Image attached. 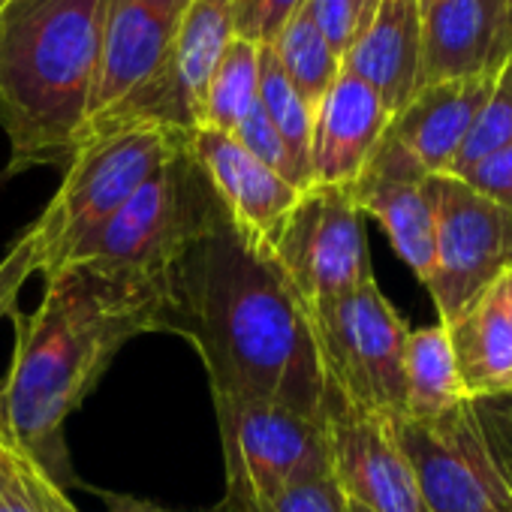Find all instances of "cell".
<instances>
[{
	"instance_id": "8",
	"label": "cell",
	"mask_w": 512,
	"mask_h": 512,
	"mask_svg": "<svg viewBox=\"0 0 512 512\" xmlns=\"http://www.w3.org/2000/svg\"><path fill=\"white\" fill-rule=\"evenodd\" d=\"M226 461V497L266 500L284 488L329 479L326 422L253 398H211Z\"/></svg>"
},
{
	"instance_id": "29",
	"label": "cell",
	"mask_w": 512,
	"mask_h": 512,
	"mask_svg": "<svg viewBox=\"0 0 512 512\" xmlns=\"http://www.w3.org/2000/svg\"><path fill=\"white\" fill-rule=\"evenodd\" d=\"M305 10L311 13L314 25L320 28L332 52L344 61L359 37L356 0H305Z\"/></svg>"
},
{
	"instance_id": "39",
	"label": "cell",
	"mask_w": 512,
	"mask_h": 512,
	"mask_svg": "<svg viewBox=\"0 0 512 512\" xmlns=\"http://www.w3.org/2000/svg\"><path fill=\"white\" fill-rule=\"evenodd\" d=\"M10 4H13V0H0V13H4V10H7Z\"/></svg>"
},
{
	"instance_id": "3",
	"label": "cell",
	"mask_w": 512,
	"mask_h": 512,
	"mask_svg": "<svg viewBox=\"0 0 512 512\" xmlns=\"http://www.w3.org/2000/svg\"><path fill=\"white\" fill-rule=\"evenodd\" d=\"M100 64V0H13L0 13V130L7 175L67 166Z\"/></svg>"
},
{
	"instance_id": "25",
	"label": "cell",
	"mask_w": 512,
	"mask_h": 512,
	"mask_svg": "<svg viewBox=\"0 0 512 512\" xmlns=\"http://www.w3.org/2000/svg\"><path fill=\"white\" fill-rule=\"evenodd\" d=\"M214 509L217 512H347V500L329 476V479H314L284 488L266 500H241L223 494V500Z\"/></svg>"
},
{
	"instance_id": "36",
	"label": "cell",
	"mask_w": 512,
	"mask_h": 512,
	"mask_svg": "<svg viewBox=\"0 0 512 512\" xmlns=\"http://www.w3.org/2000/svg\"><path fill=\"white\" fill-rule=\"evenodd\" d=\"M377 4H380V0H356V13H359V34H362V31H365V25L371 22V16H374ZM356 40H359V37H356Z\"/></svg>"
},
{
	"instance_id": "11",
	"label": "cell",
	"mask_w": 512,
	"mask_h": 512,
	"mask_svg": "<svg viewBox=\"0 0 512 512\" xmlns=\"http://www.w3.org/2000/svg\"><path fill=\"white\" fill-rule=\"evenodd\" d=\"M326 440L332 482L368 512H428L395 437V416L365 413L329 395Z\"/></svg>"
},
{
	"instance_id": "14",
	"label": "cell",
	"mask_w": 512,
	"mask_h": 512,
	"mask_svg": "<svg viewBox=\"0 0 512 512\" xmlns=\"http://www.w3.org/2000/svg\"><path fill=\"white\" fill-rule=\"evenodd\" d=\"M187 148L202 166L229 226L253 250L269 256V247L302 190L247 154L232 133L196 127L187 133Z\"/></svg>"
},
{
	"instance_id": "34",
	"label": "cell",
	"mask_w": 512,
	"mask_h": 512,
	"mask_svg": "<svg viewBox=\"0 0 512 512\" xmlns=\"http://www.w3.org/2000/svg\"><path fill=\"white\" fill-rule=\"evenodd\" d=\"M103 503H106V512H181V509H166L154 500H145V497H133V494H115V491H103L100 494ZM217 512V509H211Z\"/></svg>"
},
{
	"instance_id": "15",
	"label": "cell",
	"mask_w": 512,
	"mask_h": 512,
	"mask_svg": "<svg viewBox=\"0 0 512 512\" xmlns=\"http://www.w3.org/2000/svg\"><path fill=\"white\" fill-rule=\"evenodd\" d=\"M389 121L392 115L380 94L362 76L341 67L335 85L314 112L311 184L350 187L371 160Z\"/></svg>"
},
{
	"instance_id": "31",
	"label": "cell",
	"mask_w": 512,
	"mask_h": 512,
	"mask_svg": "<svg viewBox=\"0 0 512 512\" xmlns=\"http://www.w3.org/2000/svg\"><path fill=\"white\" fill-rule=\"evenodd\" d=\"M0 512H43L4 428H0Z\"/></svg>"
},
{
	"instance_id": "16",
	"label": "cell",
	"mask_w": 512,
	"mask_h": 512,
	"mask_svg": "<svg viewBox=\"0 0 512 512\" xmlns=\"http://www.w3.org/2000/svg\"><path fill=\"white\" fill-rule=\"evenodd\" d=\"M497 73L422 85L413 100L392 115L389 133L416 157L428 175H446L479 118Z\"/></svg>"
},
{
	"instance_id": "37",
	"label": "cell",
	"mask_w": 512,
	"mask_h": 512,
	"mask_svg": "<svg viewBox=\"0 0 512 512\" xmlns=\"http://www.w3.org/2000/svg\"><path fill=\"white\" fill-rule=\"evenodd\" d=\"M506 464H509V473H512V413H509V458H506Z\"/></svg>"
},
{
	"instance_id": "21",
	"label": "cell",
	"mask_w": 512,
	"mask_h": 512,
	"mask_svg": "<svg viewBox=\"0 0 512 512\" xmlns=\"http://www.w3.org/2000/svg\"><path fill=\"white\" fill-rule=\"evenodd\" d=\"M272 49H275L278 64L287 73L290 85L299 91L305 106L311 112H317V106L335 85L344 61L332 52V46L326 43V37L320 34V28L314 25L311 13L305 7L281 28Z\"/></svg>"
},
{
	"instance_id": "10",
	"label": "cell",
	"mask_w": 512,
	"mask_h": 512,
	"mask_svg": "<svg viewBox=\"0 0 512 512\" xmlns=\"http://www.w3.org/2000/svg\"><path fill=\"white\" fill-rule=\"evenodd\" d=\"M431 199L434 269L425 287L446 326L512 269V214L455 175H431Z\"/></svg>"
},
{
	"instance_id": "28",
	"label": "cell",
	"mask_w": 512,
	"mask_h": 512,
	"mask_svg": "<svg viewBox=\"0 0 512 512\" xmlns=\"http://www.w3.org/2000/svg\"><path fill=\"white\" fill-rule=\"evenodd\" d=\"M305 7V0H235V37L272 46L281 28Z\"/></svg>"
},
{
	"instance_id": "24",
	"label": "cell",
	"mask_w": 512,
	"mask_h": 512,
	"mask_svg": "<svg viewBox=\"0 0 512 512\" xmlns=\"http://www.w3.org/2000/svg\"><path fill=\"white\" fill-rule=\"evenodd\" d=\"M512 145V55L506 58V64L497 70L494 88L479 112V118L473 121L452 169L446 175H464L470 166H476L479 160H485L494 151H503Z\"/></svg>"
},
{
	"instance_id": "35",
	"label": "cell",
	"mask_w": 512,
	"mask_h": 512,
	"mask_svg": "<svg viewBox=\"0 0 512 512\" xmlns=\"http://www.w3.org/2000/svg\"><path fill=\"white\" fill-rule=\"evenodd\" d=\"M497 290H500L503 311H506V320H509V329H512V269L497 278Z\"/></svg>"
},
{
	"instance_id": "18",
	"label": "cell",
	"mask_w": 512,
	"mask_h": 512,
	"mask_svg": "<svg viewBox=\"0 0 512 512\" xmlns=\"http://www.w3.org/2000/svg\"><path fill=\"white\" fill-rule=\"evenodd\" d=\"M455 368L473 401L512 395V329L497 284L446 323Z\"/></svg>"
},
{
	"instance_id": "6",
	"label": "cell",
	"mask_w": 512,
	"mask_h": 512,
	"mask_svg": "<svg viewBox=\"0 0 512 512\" xmlns=\"http://www.w3.org/2000/svg\"><path fill=\"white\" fill-rule=\"evenodd\" d=\"M329 395L383 416L404 413V347L410 326L374 278L353 293L305 308Z\"/></svg>"
},
{
	"instance_id": "17",
	"label": "cell",
	"mask_w": 512,
	"mask_h": 512,
	"mask_svg": "<svg viewBox=\"0 0 512 512\" xmlns=\"http://www.w3.org/2000/svg\"><path fill=\"white\" fill-rule=\"evenodd\" d=\"M344 67L380 94L389 115H398L422 85L419 0H380Z\"/></svg>"
},
{
	"instance_id": "38",
	"label": "cell",
	"mask_w": 512,
	"mask_h": 512,
	"mask_svg": "<svg viewBox=\"0 0 512 512\" xmlns=\"http://www.w3.org/2000/svg\"><path fill=\"white\" fill-rule=\"evenodd\" d=\"M347 512H368V509H362V506H356V503H347Z\"/></svg>"
},
{
	"instance_id": "22",
	"label": "cell",
	"mask_w": 512,
	"mask_h": 512,
	"mask_svg": "<svg viewBox=\"0 0 512 512\" xmlns=\"http://www.w3.org/2000/svg\"><path fill=\"white\" fill-rule=\"evenodd\" d=\"M256 100H260V46L232 37L208 79L202 127L232 133Z\"/></svg>"
},
{
	"instance_id": "20",
	"label": "cell",
	"mask_w": 512,
	"mask_h": 512,
	"mask_svg": "<svg viewBox=\"0 0 512 512\" xmlns=\"http://www.w3.org/2000/svg\"><path fill=\"white\" fill-rule=\"evenodd\" d=\"M473 401L458 377L449 332L443 323L410 329L404 347V413L413 422H434Z\"/></svg>"
},
{
	"instance_id": "9",
	"label": "cell",
	"mask_w": 512,
	"mask_h": 512,
	"mask_svg": "<svg viewBox=\"0 0 512 512\" xmlns=\"http://www.w3.org/2000/svg\"><path fill=\"white\" fill-rule=\"evenodd\" d=\"M362 211L350 187L311 184L284 217L269 256L305 308L341 299L371 275Z\"/></svg>"
},
{
	"instance_id": "27",
	"label": "cell",
	"mask_w": 512,
	"mask_h": 512,
	"mask_svg": "<svg viewBox=\"0 0 512 512\" xmlns=\"http://www.w3.org/2000/svg\"><path fill=\"white\" fill-rule=\"evenodd\" d=\"M34 275H40V235L31 223L0 256V320L19 308V296Z\"/></svg>"
},
{
	"instance_id": "19",
	"label": "cell",
	"mask_w": 512,
	"mask_h": 512,
	"mask_svg": "<svg viewBox=\"0 0 512 512\" xmlns=\"http://www.w3.org/2000/svg\"><path fill=\"white\" fill-rule=\"evenodd\" d=\"M419 25L422 85L497 73L491 67V31L479 0H419Z\"/></svg>"
},
{
	"instance_id": "23",
	"label": "cell",
	"mask_w": 512,
	"mask_h": 512,
	"mask_svg": "<svg viewBox=\"0 0 512 512\" xmlns=\"http://www.w3.org/2000/svg\"><path fill=\"white\" fill-rule=\"evenodd\" d=\"M260 106L281 133L293 163L299 166L305 184L311 187V136H314V112L305 106L299 91L290 85L287 73L278 64L272 46H260Z\"/></svg>"
},
{
	"instance_id": "13",
	"label": "cell",
	"mask_w": 512,
	"mask_h": 512,
	"mask_svg": "<svg viewBox=\"0 0 512 512\" xmlns=\"http://www.w3.org/2000/svg\"><path fill=\"white\" fill-rule=\"evenodd\" d=\"M362 214H371L407 269L428 284L434 269V199L431 175L386 130L362 175L350 184Z\"/></svg>"
},
{
	"instance_id": "33",
	"label": "cell",
	"mask_w": 512,
	"mask_h": 512,
	"mask_svg": "<svg viewBox=\"0 0 512 512\" xmlns=\"http://www.w3.org/2000/svg\"><path fill=\"white\" fill-rule=\"evenodd\" d=\"M491 31V67L500 70L512 55V0H479Z\"/></svg>"
},
{
	"instance_id": "4",
	"label": "cell",
	"mask_w": 512,
	"mask_h": 512,
	"mask_svg": "<svg viewBox=\"0 0 512 512\" xmlns=\"http://www.w3.org/2000/svg\"><path fill=\"white\" fill-rule=\"evenodd\" d=\"M223 214L202 166L184 145L91 235L61 269L169 284L184 253ZM58 269V272H61Z\"/></svg>"
},
{
	"instance_id": "30",
	"label": "cell",
	"mask_w": 512,
	"mask_h": 512,
	"mask_svg": "<svg viewBox=\"0 0 512 512\" xmlns=\"http://www.w3.org/2000/svg\"><path fill=\"white\" fill-rule=\"evenodd\" d=\"M458 178L467 181L476 193L488 196L491 202H497L500 208H506L512 214V145L503 148V151L488 154L485 160H479L476 166H470Z\"/></svg>"
},
{
	"instance_id": "2",
	"label": "cell",
	"mask_w": 512,
	"mask_h": 512,
	"mask_svg": "<svg viewBox=\"0 0 512 512\" xmlns=\"http://www.w3.org/2000/svg\"><path fill=\"white\" fill-rule=\"evenodd\" d=\"M31 314H10L16 347L0 380V428L52 479L67 467L64 425L115 356L139 335L166 332L169 284L100 275L82 266L43 278ZM61 482V479H58Z\"/></svg>"
},
{
	"instance_id": "1",
	"label": "cell",
	"mask_w": 512,
	"mask_h": 512,
	"mask_svg": "<svg viewBox=\"0 0 512 512\" xmlns=\"http://www.w3.org/2000/svg\"><path fill=\"white\" fill-rule=\"evenodd\" d=\"M169 335L184 338L211 398H253L323 419L329 383L299 296L272 256L220 214L169 275Z\"/></svg>"
},
{
	"instance_id": "7",
	"label": "cell",
	"mask_w": 512,
	"mask_h": 512,
	"mask_svg": "<svg viewBox=\"0 0 512 512\" xmlns=\"http://www.w3.org/2000/svg\"><path fill=\"white\" fill-rule=\"evenodd\" d=\"M395 437L428 512H512V473L488 437L479 401L434 422L395 416Z\"/></svg>"
},
{
	"instance_id": "12",
	"label": "cell",
	"mask_w": 512,
	"mask_h": 512,
	"mask_svg": "<svg viewBox=\"0 0 512 512\" xmlns=\"http://www.w3.org/2000/svg\"><path fill=\"white\" fill-rule=\"evenodd\" d=\"M187 7L190 0H100V64L88 124L163 70Z\"/></svg>"
},
{
	"instance_id": "5",
	"label": "cell",
	"mask_w": 512,
	"mask_h": 512,
	"mask_svg": "<svg viewBox=\"0 0 512 512\" xmlns=\"http://www.w3.org/2000/svg\"><path fill=\"white\" fill-rule=\"evenodd\" d=\"M187 133L163 124H115L88 130L64 181L34 220L40 235V275H55L70 253L91 238L181 145Z\"/></svg>"
},
{
	"instance_id": "26",
	"label": "cell",
	"mask_w": 512,
	"mask_h": 512,
	"mask_svg": "<svg viewBox=\"0 0 512 512\" xmlns=\"http://www.w3.org/2000/svg\"><path fill=\"white\" fill-rule=\"evenodd\" d=\"M232 136L238 139V145H241L247 154H253L263 166H269L272 172H278L281 178H287L293 187L308 190V184H305L299 166L293 163V157H290V151H287L281 133L275 130V124H272L269 115L263 112L260 100H256V106H253V109L244 115V121L232 130Z\"/></svg>"
},
{
	"instance_id": "32",
	"label": "cell",
	"mask_w": 512,
	"mask_h": 512,
	"mask_svg": "<svg viewBox=\"0 0 512 512\" xmlns=\"http://www.w3.org/2000/svg\"><path fill=\"white\" fill-rule=\"evenodd\" d=\"M10 437V434H7ZM13 440V437H10ZM13 449H16V458H19V467H22V473H25V479H28V485L34 488V494H37V500H40V509L43 512H79L76 509V503L67 497V491H64V485L58 482V479H52V473H46L25 449H19L16 443H13Z\"/></svg>"
}]
</instances>
